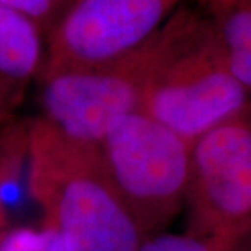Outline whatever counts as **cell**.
Wrapping results in <instances>:
<instances>
[{"instance_id": "obj_1", "label": "cell", "mask_w": 251, "mask_h": 251, "mask_svg": "<svg viewBox=\"0 0 251 251\" xmlns=\"http://www.w3.org/2000/svg\"><path fill=\"white\" fill-rule=\"evenodd\" d=\"M28 127V188L44 225L70 251H138L147 239L113 183L98 147L73 141L36 117Z\"/></svg>"}, {"instance_id": "obj_2", "label": "cell", "mask_w": 251, "mask_h": 251, "mask_svg": "<svg viewBox=\"0 0 251 251\" xmlns=\"http://www.w3.org/2000/svg\"><path fill=\"white\" fill-rule=\"evenodd\" d=\"M250 103L204 14L194 4L179 6L152 36L141 110L194 144Z\"/></svg>"}, {"instance_id": "obj_3", "label": "cell", "mask_w": 251, "mask_h": 251, "mask_svg": "<svg viewBox=\"0 0 251 251\" xmlns=\"http://www.w3.org/2000/svg\"><path fill=\"white\" fill-rule=\"evenodd\" d=\"M98 150L144 234L163 232L184 209L193 144L138 110L117 120Z\"/></svg>"}, {"instance_id": "obj_4", "label": "cell", "mask_w": 251, "mask_h": 251, "mask_svg": "<svg viewBox=\"0 0 251 251\" xmlns=\"http://www.w3.org/2000/svg\"><path fill=\"white\" fill-rule=\"evenodd\" d=\"M186 230L226 247L251 236V103L191 150Z\"/></svg>"}, {"instance_id": "obj_5", "label": "cell", "mask_w": 251, "mask_h": 251, "mask_svg": "<svg viewBox=\"0 0 251 251\" xmlns=\"http://www.w3.org/2000/svg\"><path fill=\"white\" fill-rule=\"evenodd\" d=\"M152 38L122 57L39 75V119L73 141L98 147L122 117L143 109Z\"/></svg>"}, {"instance_id": "obj_6", "label": "cell", "mask_w": 251, "mask_h": 251, "mask_svg": "<svg viewBox=\"0 0 251 251\" xmlns=\"http://www.w3.org/2000/svg\"><path fill=\"white\" fill-rule=\"evenodd\" d=\"M180 1L75 0L48 36L42 73L94 66L133 52L161 29Z\"/></svg>"}, {"instance_id": "obj_7", "label": "cell", "mask_w": 251, "mask_h": 251, "mask_svg": "<svg viewBox=\"0 0 251 251\" xmlns=\"http://www.w3.org/2000/svg\"><path fill=\"white\" fill-rule=\"evenodd\" d=\"M44 35L29 18L0 3V119L6 122L29 82L42 73Z\"/></svg>"}, {"instance_id": "obj_8", "label": "cell", "mask_w": 251, "mask_h": 251, "mask_svg": "<svg viewBox=\"0 0 251 251\" xmlns=\"http://www.w3.org/2000/svg\"><path fill=\"white\" fill-rule=\"evenodd\" d=\"M214 32L229 72L251 98V0H193Z\"/></svg>"}, {"instance_id": "obj_9", "label": "cell", "mask_w": 251, "mask_h": 251, "mask_svg": "<svg viewBox=\"0 0 251 251\" xmlns=\"http://www.w3.org/2000/svg\"><path fill=\"white\" fill-rule=\"evenodd\" d=\"M28 127L24 123L6 125L0 131V242L7 232L3 190L17 176L27 159Z\"/></svg>"}, {"instance_id": "obj_10", "label": "cell", "mask_w": 251, "mask_h": 251, "mask_svg": "<svg viewBox=\"0 0 251 251\" xmlns=\"http://www.w3.org/2000/svg\"><path fill=\"white\" fill-rule=\"evenodd\" d=\"M0 251H70L53 229L18 227L7 230L0 242Z\"/></svg>"}, {"instance_id": "obj_11", "label": "cell", "mask_w": 251, "mask_h": 251, "mask_svg": "<svg viewBox=\"0 0 251 251\" xmlns=\"http://www.w3.org/2000/svg\"><path fill=\"white\" fill-rule=\"evenodd\" d=\"M0 3L29 18L46 36L72 7L70 0H0Z\"/></svg>"}, {"instance_id": "obj_12", "label": "cell", "mask_w": 251, "mask_h": 251, "mask_svg": "<svg viewBox=\"0 0 251 251\" xmlns=\"http://www.w3.org/2000/svg\"><path fill=\"white\" fill-rule=\"evenodd\" d=\"M232 247H226L221 243L206 239L196 233L184 230L183 233H159L148 236L140 246L138 251H227Z\"/></svg>"}, {"instance_id": "obj_13", "label": "cell", "mask_w": 251, "mask_h": 251, "mask_svg": "<svg viewBox=\"0 0 251 251\" xmlns=\"http://www.w3.org/2000/svg\"><path fill=\"white\" fill-rule=\"evenodd\" d=\"M227 251H251V236L246 237L244 240L239 242L237 244H234L233 247Z\"/></svg>"}, {"instance_id": "obj_14", "label": "cell", "mask_w": 251, "mask_h": 251, "mask_svg": "<svg viewBox=\"0 0 251 251\" xmlns=\"http://www.w3.org/2000/svg\"><path fill=\"white\" fill-rule=\"evenodd\" d=\"M7 123H10V122H6V120L0 119V131H1V128H3V127H4L6 125H7Z\"/></svg>"}, {"instance_id": "obj_15", "label": "cell", "mask_w": 251, "mask_h": 251, "mask_svg": "<svg viewBox=\"0 0 251 251\" xmlns=\"http://www.w3.org/2000/svg\"><path fill=\"white\" fill-rule=\"evenodd\" d=\"M70 1H72V6H73V3H74V1H75V0H70Z\"/></svg>"}]
</instances>
